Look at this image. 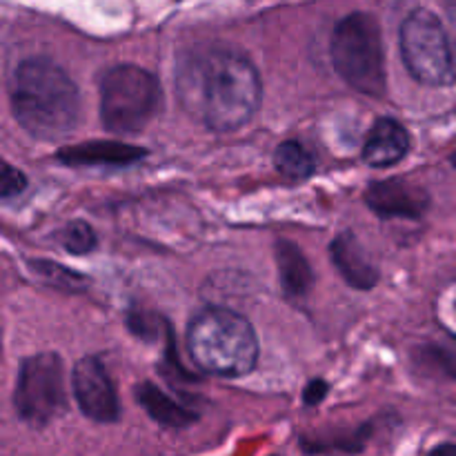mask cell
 <instances>
[{
	"label": "cell",
	"mask_w": 456,
	"mask_h": 456,
	"mask_svg": "<svg viewBox=\"0 0 456 456\" xmlns=\"http://www.w3.org/2000/svg\"><path fill=\"white\" fill-rule=\"evenodd\" d=\"M136 399L138 403L145 408V412L150 414L154 421H159L160 426L167 428H187L194 423L196 414H191L190 410H185L183 405H178L176 401L169 399L163 390H159L151 383H141L136 387Z\"/></svg>",
	"instance_id": "14"
},
{
	"label": "cell",
	"mask_w": 456,
	"mask_h": 456,
	"mask_svg": "<svg viewBox=\"0 0 456 456\" xmlns=\"http://www.w3.org/2000/svg\"><path fill=\"white\" fill-rule=\"evenodd\" d=\"M276 267H279L281 285L288 297H305L314 283V272L307 263L305 254L289 240L276 243Z\"/></svg>",
	"instance_id": "12"
},
{
	"label": "cell",
	"mask_w": 456,
	"mask_h": 456,
	"mask_svg": "<svg viewBox=\"0 0 456 456\" xmlns=\"http://www.w3.org/2000/svg\"><path fill=\"white\" fill-rule=\"evenodd\" d=\"M325 395H328V383H325V381H312L310 386H307L303 399H305L307 405H316V403H321V401L325 399Z\"/></svg>",
	"instance_id": "19"
},
{
	"label": "cell",
	"mask_w": 456,
	"mask_h": 456,
	"mask_svg": "<svg viewBox=\"0 0 456 456\" xmlns=\"http://www.w3.org/2000/svg\"><path fill=\"white\" fill-rule=\"evenodd\" d=\"M454 160H456V156H454Z\"/></svg>",
	"instance_id": "22"
},
{
	"label": "cell",
	"mask_w": 456,
	"mask_h": 456,
	"mask_svg": "<svg viewBox=\"0 0 456 456\" xmlns=\"http://www.w3.org/2000/svg\"><path fill=\"white\" fill-rule=\"evenodd\" d=\"M178 98L190 116L225 134L243 127L261 105V76L248 56L230 47L190 52L176 71Z\"/></svg>",
	"instance_id": "1"
},
{
	"label": "cell",
	"mask_w": 456,
	"mask_h": 456,
	"mask_svg": "<svg viewBox=\"0 0 456 456\" xmlns=\"http://www.w3.org/2000/svg\"><path fill=\"white\" fill-rule=\"evenodd\" d=\"M410 151V134L395 118H379L363 145V160L370 167H392Z\"/></svg>",
	"instance_id": "10"
},
{
	"label": "cell",
	"mask_w": 456,
	"mask_h": 456,
	"mask_svg": "<svg viewBox=\"0 0 456 456\" xmlns=\"http://www.w3.org/2000/svg\"><path fill=\"white\" fill-rule=\"evenodd\" d=\"M194 363L223 379L245 377L258 361V338L245 316L225 307H208L194 316L187 332Z\"/></svg>",
	"instance_id": "3"
},
{
	"label": "cell",
	"mask_w": 456,
	"mask_h": 456,
	"mask_svg": "<svg viewBox=\"0 0 456 456\" xmlns=\"http://www.w3.org/2000/svg\"><path fill=\"white\" fill-rule=\"evenodd\" d=\"M27 187V176L18 167L0 159V199H13Z\"/></svg>",
	"instance_id": "17"
},
{
	"label": "cell",
	"mask_w": 456,
	"mask_h": 456,
	"mask_svg": "<svg viewBox=\"0 0 456 456\" xmlns=\"http://www.w3.org/2000/svg\"><path fill=\"white\" fill-rule=\"evenodd\" d=\"M274 165L279 169V174H283L285 178L301 181V178H307L314 174L316 156L303 142L285 141L276 147Z\"/></svg>",
	"instance_id": "15"
},
{
	"label": "cell",
	"mask_w": 456,
	"mask_h": 456,
	"mask_svg": "<svg viewBox=\"0 0 456 456\" xmlns=\"http://www.w3.org/2000/svg\"><path fill=\"white\" fill-rule=\"evenodd\" d=\"M12 110L25 132L58 141L76 129L80 94L62 67L49 58H27L13 71Z\"/></svg>",
	"instance_id": "2"
},
{
	"label": "cell",
	"mask_w": 456,
	"mask_h": 456,
	"mask_svg": "<svg viewBox=\"0 0 456 456\" xmlns=\"http://www.w3.org/2000/svg\"><path fill=\"white\" fill-rule=\"evenodd\" d=\"M401 53L410 74L423 85L444 87L456 78V52L444 22L428 9H417L401 27Z\"/></svg>",
	"instance_id": "6"
},
{
	"label": "cell",
	"mask_w": 456,
	"mask_h": 456,
	"mask_svg": "<svg viewBox=\"0 0 456 456\" xmlns=\"http://www.w3.org/2000/svg\"><path fill=\"white\" fill-rule=\"evenodd\" d=\"M34 270L38 272L40 276H45L47 281L52 279V283L61 285V288L74 289V288H80V285H83V276L74 274V272L65 270V267H61V265H53V263H49V261L34 263Z\"/></svg>",
	"instance_id": "18"
},
{
	"label": "cell",
	"mask_w": 456,
	"mask_h": 456,
	"mask_svg": "<svg viewBox=\"0 0 456 456\" xmlns=\"http://www.w3.org/2000/svg\"><path fill=\"white\" fill-rule=\"evenodd\" d=\"M330 254H332L334 267L341 272V276L352 288L370 289L377 285L379 270L352 232H343L341 236H337L330 245Z\"/></svg>",
	"instance_id": "11"
},
{
	"label": "cell",
	"mask_w": 456,
	"mask_h": 456,
	"mask_svg": "<svg viewBox=\"0 0 456 456\" xmlns=\"http://www.w3.org/2000/svg\"><path fill=\"white\" fill-rule=\"evenodd\" d=\"M365 200L379 216L417 218L426 212L428 205L426 191L405 181L372 183L365 191Z\"/></svg>",
	"instance_id": "9"
},
{
	"label": "cell",
	"mask_w": 456,
	"mask_h": 456,
	"mask_svg": "<svg viewBox=\"0 0 456 456\" xmlns=\"http://www.w3.org/2000/svg\"><path fill=\"white\" fill-rule=\"evenodd\" d=\"M142 156L145 151L123 142H87L61 151V160L69 165H129Z\"/></svg>",
	"instance_id": "13"
},
{
	"label": "cell",
	"mask_w": 456,
	"mask_h": 456,
	"mask_svg": "<svg viewBox=\"0 0 456 456\" xmlns=\"http://www.w3.org/2000/svg\"><path fill=\"white\" fill-rule=\"evenodd\" d=\"M13 403L22 421L36 428L47 426L65 410V377L58 354L43 352L22 361Z\"/></svg>",
	"instance_id": "7"
},
{
	"label": "cell",
	"mask_w": 456,
	"mask_h": 456,
	"mask_svg": "<svg viewBox=\"0 0 456 456\" xmlns=\"http://www.w3.org/2000/svg\"><path fill=\"white\" fill-rule=\"evenodd\" d=\"M445 3V12H448L450 20H452V25L456 27V0H444Z\"/></svg>",
	"instance_id": "21"
},
{
	"label": "cell",
	"mask_w": 456,
	"mask_h": 456,
	"mask_svg": "<svg viewBox=\"0 0 456 456\" xmlns=\"http://www.w3.org/2000/svg\"><path fill=\"white\" fill-rule=\"evenodd\" d=\"M163 92L156 76L136 65H116L101 80V120L111 134H136L151 123Z\"/></svg>",
	"instance_id": "5"
},
{
	"label": "cell",
	"mask_w": 456,
	"mask_h": 456,
	"mask_svg": "<svg viewBox=\"0 0 456 456\" xmlns=\"http://www.w3.org/2000/svg\"><path fill=\"white\" fill-rule=\"evenodd\" d=\"M71 387L85 417L96 423H114L120 417L116 387L105 365L96 356H85L74 365Z\"/></svg>",
	"instance_id": "8"
},
{
	"label": "cell",
	"mask_w": 456,
	"mask_h": 456,
	"mask_svg": "<svg viewBox=\"0 0 456 456\" xmlns=\"http://www.w3.org/2000/svg\"><path fill=\"white\" fill-rule=\"evenodd\" d=\"M445 356H448L450 368H452L454 372H456V341L450 343V347H448V350H445Z\"/></svg>",
	"instance_id": "20"
},
{
	"label": "cell",
	"mask_w": 456,
	"mask_h": 456,
	"mask_svg": "<svg viewBox=\"0 0 456 456\" xmlns=\"http://www.w3.org/2000/svg\"><path fill=\"white\" fill-rule=\"evenodd\" d=\"M62 248L71 254H89L96 248V232L85 221H74L62 230Z\"/></svg>",
	"instance_id": "16"
},
{
	"label": "cell",
	"mask_w": 456,
	"mask_h": 456,
	"mask_svg": "<svg viewBox=\"0 0 456 456\" xmlns=\"http://www.w3.org/2000/svg\"><path fill=\"white\" fill-rule=\"evenodd\" d=\"M334 69L356 92L368 96L386 94V58L379 22L370 13L356 12L343 18L332 34Z\"/></svg>",
	"instance_id": "4"
}]
</instances>
